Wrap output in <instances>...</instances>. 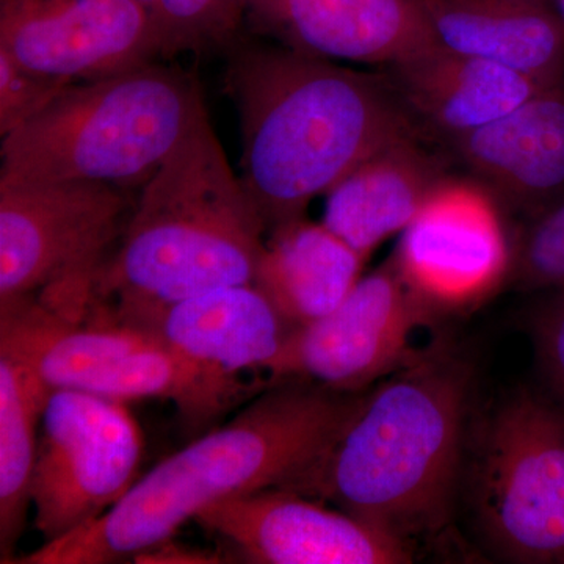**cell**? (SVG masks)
<instances>
[{"instance_id": "obj_1", "label": "cell", "mask_w": 564, "mask_h": 564, "mask_svg": "<svg viewBox=\"0 0 564 564\" xmlns=\"http://www.w3.org/2000/svg\"><path fill=\"white\" fill-rule=\"evenodd\" d=\"M359 399L306 381L267 386L232 421L155 464L101 518L13 563L122 562L172 540L214 505L292 488L332 447Z\"/></svg>"}, {"instance_id": "obj_2", "label": "cell", "mask_w": 564, "mask_h": 564, "mask_svg": "<svg viewBox=\"0 0 564 564\" xmlns=\"http://www.w3.org/2000/svg\"><path fill=\"white\" fill-rule=\"evenodd\" d=\"M226 91L242 128L240 181L267 234L378 151L417 139L392 84L291 47L232 55Z\"/></svg>"}, {"instance_id": "obj_3", "label": "cell", "mask_w": 564, "mask_h": 564, "mask_svg": "<svg viewBox=\"0 0 564 564\" xmlns=\"http://www.w3.org/2000/svg\"><path fill=\"white\" fill-rule=\"evenodd\" d=\"M473 369L432 348L361 395L326 454L292 491L410 543L447 521Z\"/></svg>"}, {"instance_id": "obj_4", "label": "cell", "mask_w": 564, "mask_h": 564, "mask_svg": "<svg viewBox=\"0 0 564 564\" xmlns=\"http://www.w3.org/2000/svg\"><path fill=\"white\" fill-rule=\"evenodd\" d=\"M265 234L206 111L141 185L91 306L133 322L196 293L252 284Z\"/></svg>"}, {"instance_id": "obj_5", "label": "cell", "mask_w": 564, "mask_h": 564, "mask_svg": "<svg viewBox=\"0 0 564 564\" xmlns=\"http://www.w3.org/2000/svg\"><path fill=\"white\" fill-rule=\"evenodd\" d=\"M206 111L198 82L158 62L69 85L2 137L0 182L143 185Z\"/></svg>"}, {"instance_id": "obj_6", "label": "cell", "mask_w": 564, "mask_h": 564, "mask_svg": "<svg viewBox=\"0 0 564 564\" xmlns=\"http://www.w3.org/2000/svg\"><path fill=\"white\" fill-rule=\"evenodd\" d=\"M126 188L102 182H0V306L35 296L90 303L107 248L124 231Z\"/></svg>"}, {"instance_id": "obj_7", "label": "cell", "mask_w": 564, "mask_h": 564, "mask_svg": "<svg viewBox=\"0 0 564 564\" xmlns=\"http://www.w3.org/2000/svg\"><path fill=\"white\" fill-rule=\"evenodd\" d=\"M0 348L28 364L50 391L69 389L104 399L172 400L182 422L192 380L150 329L90 310L70 321L35 299L0 306Z\"/></svg>"}, {"instance_id": "obj_8", "label": "cell", "mask_w": 564, "mask_h": 564, "mask_svg": "<svg viewBox=\"0 0 564 564\" xmlns=\"http://www.w3.org/2000/svg\"><path fill=\"white\" fill-rule=\"evenodd\" d=\"M477 513L497 551L516 563L564 564V408L522 393L486 432Z\"/></svg>"}, {"instance_id": "obj_9", "label": "cell", "mask_w": 564, "mask_h": 564, "mask_svg": "<svg viewBox=\"0 0 564 564\" xmlns=\"http://www.w3.org/2000/svg\"><path fill=\"white\" fill-rule=\"evenodd\" d=\"M144 441L126 402L54 389L41 415L33 524L44 543L101 518L137 481Z\"/></svg>"}, {"instance_id": "obj_10", "label": "cell", "mask_w": 564, "mask_h": 564, "mask_svg": "<svg viewBox=\"0 0 564 564\" xmlns=\"http://www.w3.org/2000/svg\"><path fill=\"white\" fill-rule=\"evenodd\" d=\"M436 314L391 259L361 276L332 313L288 334L262 370L267 386L293 380L362 392L432 350L415 340Z\"/></svg>"}, {"instance_id": "obj_11", "label": "cell", "mask_w": 564, "mask_h": 564, "mask_svg": "<svg viewBox=\"0 0 564 564\" xmlns=\"http://www.w3.org/2000/svg\"><path fill=\"white\" fill-rule=\"evenodd\" d=\"M162 340L192 380V404L184 423L206 429L247 397L245 372H262L288 334V323L254 284L226 285L128 322Z\"/></svg>"}, {"instance_id": "obj_12", "label": "cell", "mask_w": 564, "mask_h": 564, "mask_svg": "<svg viewBox=\"0 0 564 564\" xmlns=\"http://www.w3.org/2000/svg\"><path fill=\"white\" fill-rule=\"evenodd\" d=\"M514 258L492 193L447 177L400 234L392 261L423 302L451 313L491 296Z\"/></svg>"}, {"instance_id": "obj_13", "label": "cell", "mask_w": 564, "mask_h": 564, "mask_svg": "<svg viewBox=\"0 0 564 564\" xmlns=\"http://www.w3.org/2000/svg\"><path fill=\"white\" fill-rule=\"evenodd\" d=\"M0 51L66 84L161 58L150 17L137 0H2Z\"/></svg>"}, {"instance_id": "obj_14", "label": "cell", "mask_w": 564, "mask_h": 564, "mask_svg": "<svg viewBox=\"0 0 564 564\" xmlns=\"http://www.w3.org/2000/svg\"><path fill=\"white\" fill-rule=\"evenodd\" d=\"M196 524L259 564H402L410 543L292 489L267 488L207 508Z\"/></svg>"}, {"instance_id": "obj_15", "label": "cell", "mask_w": 564, "mask_h": 564, "mask_svg": "<svg viewBox=\"0 0 564 564\" xmlns=\"http://www.w3.org/2000/svg\"><path fill=\"white\" fill-rule=\"evenodd\" d=\"M291 50L393 66L437 43L423 0H242Z\"/></svg>"}, {"instance_id": "obj_16", "label": "cell", "mask_w": 564, "mask_h": 564, "mask_svg": "<svg viewBox=\"0 0 564 564\" xmlns=\"http://www.w3.org/2000/svg\"><path fill=\"white\" fill-rule=\"evenodd\" d=\"M470 170L534 218L564 202V82L454 139Z\"/></svg>"}, {"instance_id": "obj_17", "label": "cell", "mask_w": 564, "mask_h": 564, "mask_svg": "<svg viewBox=\"0 0 564 564\" xmlns=\"http://www.w3.org/2000/svg\"><path fill=\"white\" fill-rule=\"evenodd\" d=\"M441 46L545 85L564 82V21L554 0H423Z\"/></svg>"}, {"instance_id": "obj_18", "label": "cell", "mask_w": 564, "mask_h": 564, "mask_svg": "<svg viewBox=\"0 0 564 564\" xmlns=\"http://www.w3.org/2000/svg\"><path fill=\"white\" fill-rule=\"evenodd\" d=\"M389 69L403 104L452 140L503 117L545 88L524 74L440 43Z\"/></svg>"}, {"instance_id": "obj_19", "label": "cell", "mask_w": 564, "mask_h": 564, "mask_svg": "<svg viewBox=\"0 0 564 564\" xmlns=\"http://www.w3.org/2000/svg\"><path fill=\"white\" fill-rule=\"evenodd\" d=\"M445 180L443 166L415 139L397 141L326 193L322 223L367 261L404 231Z\"/></svg>"}, {"instance_id": "obj_20", "label": "cell", "mask_w": 564, "mask_h": 564, "mask_svg": "<svg viewBox=\"0 0 564 564\" xmlns=\"http://www.w3.org/2000/svg\"><path fill=\"white\" fill-rule=\"evenodd\" d=\"M364 263L323 223L303 217L269 232L252 284L295 329L336 310L361 280Z\"/></svg>"}, {"instance_id": "obj_21", "label": "cell", "mask_w": 564, "mask_h": 564, "mask_svg": "<svg viewBox=\"0 0 564 564\" xmlns=\"http://www.w3.org/2000/svg\"><path fill=\"white\" fill-rule=\"evenodd\" d=\"M50 389L28 364L0 348V552L13 562L32 507L31 488L41 415Z\"/></svg>"}, {"instance_id": "obj_22", "label": "cell", "mask_w": 564, "mask_h": 564, "mask_svg": "<svg viewBox=\"0 0 564 564\" xmlns=\"http://www.w3.org/2000/svg\"><path fill=\"white\" fill-rule=\"evenodd\" d=\"M158 36L161 57L204 52L229 43L242 0H139Z\"/></svg>"}, {"instance_id": "obj_23", "label": "cell", "mask_w": 564, "mask_h": 564, "mask_svg": "<svg viewBox=\"0 0 564 564\" xmlns=\"http://www.w3.org/2000/svg\"><path fill=\"white\" fill-rule=\"evenodd\" d=\"M73 84L24 68L0 51V135L17 131Z\"/></svg>"}, {"instance_id": "obj_24", "label": "cell", "mask_w": 564, "mask_h": 564, "mask_svg": "<svg viewBox=\"0 0 564 564\" xmlns=\"http://www.w3.org/2000/svg\"><path fill=\"white\" fill-rule=\"evenodd\" d=\"M534 352L549 388L564 408V288L549 291L530 317Z\"/></svg>"}, {"instance_id": "obj_25", "label": "cell", "mask_w": 564, "mask_h": 564, "mask_svg": "<svg viewBox=\"0 0 564 564\" xmlns=\"http://www.w3.org/2000/svg\"><path fill=\"white\" fill-rule=\"evenodd\" d=\"M135 563L154 564H218L225 563V556L209 549L193 547L188 544H180L174 538L163 543L147 549L133 556Z\"/></svg>"}, {"instance_id": "obj_26", "label": "cell", "mask_w": 564, "mask_h": 564, "mask_svg": "<svg viewBox=\"0 0 564 564\" xmlns=\"http://www.w3.org/2000/svg\"><path fill=\"white\" fill-rule=\"evenodd\" d=\"M558 226H560V234H562V237H563V240H564V204L562 206V209H560Z\"/></svg>"}, {"instance_id": "obj_27", "label": "cell", "mask_w": 564, "mask_h": 564, "mask_svg": "<svg viewBox=\"0 0 564 564\" xmlns=\"http://www.w3.org/2000/svg\"><path fill=\"white\" fill-rule=\"evenodd\" d=\"M554 6L556 11H558L560 17H562V20L564 21V0H554Z\"/></svg>"}]
</instances>
